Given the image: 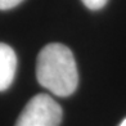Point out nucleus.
<instances>
[{"label": "nucleus", "mask_w": 126, "mask_h": 126, "mask_svg": "<svg viewBox=\"0 0 126 126\" xmlns=\"http://www.w3.org/2000/svg\"><path fill=\"white\" fill-rule=\"evenodd\" d=\"M17 71V55L7 44L0 43V91L12 85Z\"/></svg>", "instance_id": "nucleus-3"}, {"label": "nucleus", "mask_w": 126, "mask_h": 126, "mask_svg": "<svg viewBox=\"0 0 126 126\" xmlns=\"http://www.w3.org/2000/svg\"><path fill=\"white\" fill-rule=\"evenodd\" d=\"M62 108L48 94H37L26 104L14 126H59Z\"/></svg>", "instance_id": "nucleus-2"}, {"label": "nucleus", "mask_w": 126, "mask_h": 126, "mask_svg": "<svg viewBox=\"0 0 126 126\" xmlns=\"http://www.w3.org/2000/svg\"><path fill=\"white\" fill-rule=\"evenodd\" d=\"M81 1L84 3V5L86 8H89L91 10H98L104 7L108 0H81Z\"/></svg>", "instance_id": "nucleus-4"}, {"label": "nucleus", "mask_w": 126, "mask_h": 126, "mask_svg": "<svg viewBox=\"0 0 126 126\" xmlns=\"http://www.w3.org/2000/svg\"><path fill=\"white\" fill-rule=\"evenodd\" d=\"M36 77L39 84L54 95L73 94L79 84V73L72 51L58 43L44 47L37 57Z\"/></svg>", "instance_id": "nucleus-1"}, {"label": "nucleus", "mask_w": 126, "mask_h": 126, "mask_svg": "<svg viewBox=\"0 0 126 126\" xmlns=\"http://www.w3.org/2000/svg\"><path fill=\"white\" fill-rule=\"evenodd\" d=\"M23 0H0V10H8L17 7Z\"/></svg>", "instance_id": "nucleus-5"}, {"label": "nucleus", "mask_w": 126, "mask_h": 126, "mask_svg": "<svg viewBox=\"0 0 126 126\" xmlns=\"http://www.w3.org/2000/svg\"><path fill=\"white\" fill-rule=\"evenodd\" d=\"M120 126H126V118L124 120V121H122L121 124H120Z\"/></svg>", "instance_id": "nucleus-6"}]
</instances>
